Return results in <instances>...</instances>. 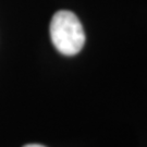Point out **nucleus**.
<instances>
[{
    "instance_id": "f257e3e1",
    "label": "nucleus",
    "mask_w": 147,
    "mask_h": 147,
    "mask_svg": "<svg viewBox=\"0 0 147 147\" xmlns=\"http://www.w3.org/2000/svg\"><path fill=\"white\" fill-rule=\"evenodd\" d=\"M50 38L55 48L64 56L79 53L86 39L79 18L68 10H60L53 14L50 22Z\"/></svg>"
},
{
    "instance_id": "f03ea898",
    "label": "nucleus",
    "mask_w": 147,
    "mask_h": 147,
    "mask_svg": "<svg viewBox=\"0 0 147 147\" xmlns=\"http://www.w3.org/2000/svg\"><path fill=\"white\" fill-rule=\"evenodd\" d=\"M24 147H46L44 145H40V144H27Z\"/></svg>"
}]
</instances>
